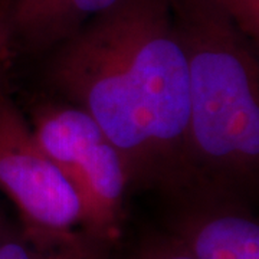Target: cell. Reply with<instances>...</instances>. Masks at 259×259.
Instances as JSON below:
<instances>
[{
  "mask_svg": "<svg viewBox=\"0 0 259 259\" xmlns=\"http://www.w3.org/2000/svg\"><path fill=\"white\" fill-rule=\"evenodd\" d=\"M252 40L259 36V0H214Z\"/></svg>",
  "mask_w": 259,
  "mask_h": 259,
  "instance_id": "cell-8",
  "label": "cell"
},
{
  "mask_svg": "<svg viewBox=\"0 0 259 259\" xmlns=\"http://www.w3.org/2000/svg\"><path fill=\"white\" fill-rule=\"evenodd\" d=\"M111 239L75 229L52 241H33L10 228L0 248V259H108Z\"/></svg>",
  "mask_w": 259,
  "mask_h": 259,
  "instance_id": "cell-7",
  "label": "cell"
},
{
  "mask_svg": "<svg viewBox=\"0 0 259 259\" xmlns=\"http://www.w3.org/2000/svg\"><path fill=\"white\" fill-rule=\"evenodd\" d=\"M0 192L16 206L22 232L52 241L81 225L78 194L35 137L16 102L0 91Z\"/></svg>",
  "mask_w": 259,
  "mask_h": 259,
  "instance_id": "cell-4",
  "label": "cell"
},
{
  "mask_svg": "<svg viewBox=\"0 0 259 259\" xmlns=\"http://www.w3.org/2000/svg\"><path fill=\"white\" fill-rule=\"evenodd\" d=\"M137 259H194L171 233L156 236L141 248Z\"/></svg>",
  "mask_w": 259,
  "mask_h": 259,
  "instance_id": "cell-9",
  "label": "cell"
},
{
  "mask_svg": "<svg viewBox=\"0 0 259 259\" xmlns=\"http://www.w3.org/2000/svg\"><path fill=\"white\" fill-rule=\"evenodd\" d=\"M30 127L78 194L81 228L114 241L131 186L120 151L93 117L71 102L36 105Z\"/></svg>",
  "mask_w": 259,
  "mask_h": 259,
  "instance_id": "cell-3",
  "label": "cell"
},
{
  "mask_svg": "<svg viewBox=\"0 0 259 259\" xmlns=\"http://www.w3.org/2000/svg\"><path fill=\"white\" fill-rule=\"evenodd\" d=\"M13 25L10 0H0V66L13 44Z\"/></svg>",
  "mask_w": 259,
  "mask_h": 259,
  "instance_id": "cell-10",
  "label": "cell"
},
{
  "mask_svg": "<svg viewBox=\"0 0 259 259\" xmlns=\"http://www.w3.org/2000/svg\"><path fill=\"white\" fill-rule=\"evenodd\" d=\"M47 75L120 151L131 186L176 199L203 183L171 0H121L51 49Z\"/></svg>",
  "mask_w": 259,
  "mask_h": 259,
  "instance_id": "cell-1",
  "label": "cell"
},
{
  "mask_svg": "<svg viewBox=\"0 0 259 259\" xmlns=\"http://www.w3.org/2000/svg\"><path fill=\"white\" fill-rule=\"evenodd\" d=\"M189 78V141L206 183L245 194L259 170V68L252 39L214 0H171Z\"/></svg>",
  "mask_w": 259,
  "mask_h": 259,
  "instance_id": "cell-2",
  "label": "cell"
},
{
  "mask_svg": "<svg viewBox=\"0 0 259 259\" xmlns=\"http://www.w3.org/2000/svg\"><path fill=\"white\" fill-rule=\"evenodd\" d=\"M121 0H10L13 40L42 52L64 42Z\"/></svg>",
  "mask_w": 259,
  "mask_h": 259,
  "instance_id": "cell-6",
  "label": "cell"
},
{
  "mask_svg": "<svg viewBox=\"0 0 259 259\" xmlns=\"http://www.w3.org/2000/svg\"><path fill=\"white\" fill-rule=\"evenodd\" d=\"M243 194L200 183L171 199V235L194 259H259V223Z\"/></svg>",
  "mask_w": 259,
  "mask_h": 259,
  "instance_id": "cell-5",
  "label": "cell"
},
{
  "mask_svg": "<svg viewBox=\"0 0 259 259\" xmlns=\"http://www.w3.org/2000/svg\"><path fill=\"white\" fill-rule=\"evenodd\" d=\"M10 231V226L8 221H6V218L3 216V213L0 210V248H2V245H3V242L6 239V236H8V233Z\"/></svg>",
  "mask_w": 259,
  "mask_h": 259,
  "instance_id": "cell-11",
  "label": "cell"
}]
</instances>
